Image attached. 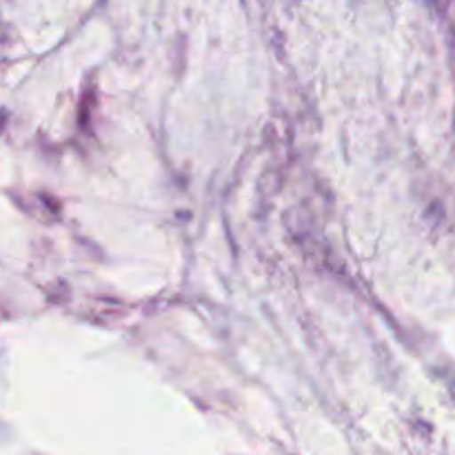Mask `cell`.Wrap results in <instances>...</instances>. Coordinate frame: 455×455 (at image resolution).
Segmentation results:
<instances>
[]
</instances>
